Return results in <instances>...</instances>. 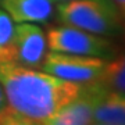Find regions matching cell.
Listing matches in <instances>:
<instances>
[{
  "mask_svg": "<svg viewBox=\"0 0 125 125\" xmlns=\"http://www.w3.org/2000/svg\"><path fill=\"white\" fill-rule=\"evenodd\" d=\"M6 107V97H4V92L1 89V85H0V118L3 115V111H4Z\"/></svg>",
  "mask_w": 125,
  "mask_h": 125,
  "instance_id": "cell-12",
  "label": "cell"
},
{
  "mask_svg": "<svg viewBox=\"0 0 125 125\" xmlns=\"http://www.w3.org/2000/svg\"><path fill=\"white\" fill-rule=\"evenodd\" d=\"M93 124L125 125V93L106 90L94 108Z\"/></svg>",
  "mask_w": 125,
  "mask_h": 125,
  "instance_id": "cell-8",
  "label": "cell"
},
{
  "mask_svg": "<svg viewBox=\"0 0 125 125\" xmlns=\"http://www.w3.org/2000/svg\"><path fill=\"white\" fill-rule=\"evenodd\" d=\"M58 21L100 36H118L122 15L108 0H67L56 7Z\"/></svg>",
  "mask_w": 125,
  "mask_h": 125,
  "instance_id": "cell-2",
  "label": "cell"
},
{
  "mask_svg": "<svg viewBox=\"0 0 125 125\" xmlns=\"http://www.w3.org/2000/svg\"><path fill=\"white\" fill-rule=\"evenodd\" d=\"M94 83L108 92L125 93V52L117 53L113 58L107 60L102 74Z\"/></svg>",
  "mask_w": 125,
  "mask_h": 125,
  "instance_id": "cell-9",
  "label": "cell"
},
{
  "mask_svg": "<svg viewBox=\"0 0 125 125\" xmlns=\"http://www.w3.org/2000/svg\"><path fill=\"white\" fill-rule=\"evenodd\" d=\"M106 90L96 83L85 86L83 92L62 107L47 125H89L93 124L94 108Z\"/></svg>",
  "mask_w": 125,
  "mask_h": 125,
  "instance_id": "cell-6",
  "label": "cell"
},
{
  "mask_svg": "<svg viewBox=\"0 0 125 125\" xmlns=\"http://www.w3.org/2000/svg\"><path fill=\"white\" fill-rule=\"evenodd\" d=\"M110 1L118 10V13L122 15V18H125V0H110Z\"/></svg>",
  "mask_w": 125,
  "mask_h": 125,
  "instance_id": "cell-11",
  "label": "cell"
},
{
  "mask_svg": "<svg viewBox=\"0 0 125 125\" xmlns=\"http://www.w3.org/2000/svg\"><path fill=\"white\" fill-rule=\"evenodd\" d=\"M54 0H1V9L15 24H46L53 18Z\"/></svg>",
  "mask_w": 125,
  "mask_h": 125,
  "instance_id": "cell-7",
  "label": "cell"
},
{
  "mask_svg": "<svg viewBox=\"0 0 125 125\" xmlns=\"http://www.w3.org/2000/svg\"><path fill=\"white\" fill-rule=\"evenodd\" d=\"M47 53V39L43 29L31 22L15 24L13 64L40 70Z\"/></svg>",
  "mask_w": 125,
  "mask_h": 125,
  "instance_id": "cell-5",
  "label": "cell"
},
{
  "mask_svg": "<svg viewBox=\"0 0 125 125\" xmlns=\"http://www.w3.org/2000/svg\"><path fill=\"white\" fill-rule=\"evenodd\" d=\"M54 1H58V3H60V1H67V0H54ZM108 1H110V0H108Z\"/></svg>",
  "mask_w": 125,
  "mask_h": 125,
  "instance_id": "cell-13",
  "label": "cell"
},
{
  "mask_svg": "<svg viewBox=\"0 0 125 125\" xmlns=\"http://www.w3.org/2000/svg\"><path fill=\"white\" fill-rule=\"evenodd\" d=\"M106 62L107 58L58 53L50 50L49 53H46L40 70L61 79L71 81L81 85H89L97 81Z\"/></svg>",
  "mask_w": 125,
  "mask_h": 125,
  "instance_id": "cell-4",
  "label": "cell"
},
{
  "mask_svg": "<svg viewBox=\"0 0 125 125\" xmlns=\"http://www.w3.org/2000/svg\"><path fill=\"white\" fill-rule=\"evenodd\" d=\"M15 24L9 14L0 9V64H13Z\"/></svg>",
  "mask_w": 125,
  "mask_h": 125,
  "instance_id": "cell-10",
  "label": "cell"
},
{
  "mask_svg": "<svg viewBox=\"0 0 125 125\" xmlns=\"http://www.w3.org/2000/svg\"><path fill=\"white\" fill-rule=\"evenodd\" d=\"M47 47L58 53L93 56L102 58H113L118 53V47L107 36H100L70 25H57L46 32Z\"/></svg>",
  "mask_w": 125,
  "mask_h": 125,
  "instance_id": "cell-3",
  "label": "cell"
},
{
  "mask_svg": "<svg viewBox=\"0 0 125 125\" xmlns=\"http://www.w3.org/2000/svg\"><path fill=\"white\" fill-rule=\"evenodd\" d=\"M0 85L6 97L0 125H47L86 86L17 64H0Z\"/></svg>",
  "mask_w": 125,
  "mask_h": 125,
  "instance_id": "cell-1",
  "label": "cell"
}]
</instances>
